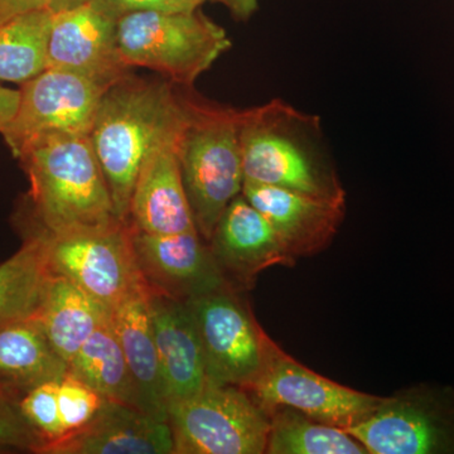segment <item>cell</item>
I'll return each mask as SVG.
<instances>
[{
    "mask_svg": "<svg viewBox=\"0 0 454 454\" xmlns=\"http://www.w3.org/2000/svg\"><path fill=\"white\" fill-rule=\"evenodd\" d=\"M90 0H49L47 9L52 14L59 13V12L70 11L82 5L88 4Z\"/></svg>",
    "mask_w": 454,
    "mask_h": 454,
    "instance_id": "obj_33",
    "label": "cell"
},
{
    "mask_svg": "<svg viewBox=\"0 0 454 454\" xmlns=\"http://www.w3.org/2000/svg\"><path fill=\"white\" fill-rule=\"evenodd\" d=\"M112 325L127 360L143 411L167 422V395L155 346L148 291L130 295L112 309Z\"/></svg>",
    "mask_w": 454,
    "mask_h": 454,
    "instance_id": "obj_19",
    "label": "cell"
},
{
    "mask_svg": "<svg viewBox=\"0 0 454 454\" xmlns=\"http://www.w3.org/2000/svg\"><path fill=\"white\" fill-rule=\"evenodd\" d=\"M68 364L31 317L0 328V393L14 403L44 382L61 381Z\"/></svg>",
    "mask_w": 454,
    "mask_h": 454,
    "instance_id": "obj_20",
    "label": "cell"
},
{
    "mask_svg": "<svg viewBox=\"0 0 454 454\" xmlns=\"http://www.w3.org/2000/svg\"><path fill=\"white\" fill-rule=\"evenodd\" d=\"M49 68L70 71L104 89L129 77L118 44V20L90 3L52 14Z\"/></svg>",
    "mask_w": 454,
    "mask_h": 454,
    "instance_id": "obj_13",
    "label": "cell"
},
{
    "mask_svg": "<svg viewBox=\"0 0 454 454\" xmlns=\"http://www.w3.org/2000/svg\"><path fill=\"white\" fill-rule=\"evenodd\" d=\"M106 90L70 71L47 68L20 85L17 112L0 134L14 157L44 137L90 136Z\"/></svg>",
    "mask_w": 454,
    "mask_h": 454,
    "instance_id": "obj_10",
    "label": "cell"
},
{
    "mask_svg": "<svg viewBox=\"0 0 454 454\" xmlns=\"http://www.w3.org/2000/svg\"><path fill=\"white\" fill-rule=\"evenodd\" d=\"M125 64L145 67L191 88L232 43L225 29L201 11L137 12L118 20Z\"/></svg>",
    "mask_w": 454,
    "mask_h": 454,
    "instance_id": "obj_5",
    "label": "cell"
},
{
    "mask_svg": "<svg viewBox=\"0 0 454 454\" xmlns=\"http://www.w3.org/2000/svg\"><path fill=\"white\" fill-rule=\"evenodd\" d=\"M106 397L70 372L59 382V405L65 434L82 428L95 417ZM64 434V435H65Z\"/></svg>",
    "mask_w": 454,
    "mask_h": 454,
    "instance_id": "obj_27",
    "label": "cell"
},
{
    "mask_svg": "<svg viewBox=\"0 0 454 454\" xmlns=\"http://www.w3.org/2000/svg\"><path fill=\"white\" fill-rule=\"evenodd\" d=\"M184 119V98L168 83L130 74L104 92L90 139L121 223H128L131 193L146 155L175 136Z\"/></svg>",
    "mask_w": 454,
    "mask_h": 454,
    "instance_id": "obj_2",
    "label": "cell"
},
{
    "mask_svg": "<svg viewBox=\"0 0 454 454\" xmlns=\"http://www.w3.org/2000/svg\"><path fill=\"white\" fill-rule=\"evenodd\" d=\"M51 26L49 9L0 25V82L22 85L49 68Z\"/></svg>",
    "mask_w": 454,
    "mask_h": 454,
    "instance_id": "obj_23",
    "label": "cell"
},
{
    "mask_svg": "<svg viewBox=\"0 0 454 454\" xmlns=\"http://www.w3.org/2000/svg\"><path fill=\"white\" fill-rule=\"evenodd\" d=\"M42 446L43 441L20 413L17 403L0 393V450L38 454Z\"/></svg>",
    "mask_w": 454,
    "mask_h": 454,
    "instance_id": "obj_28",
    "label": "cell"
},
{
    "mask_svg": "<svg viewBox=\"0 0 454 454\" xmlns=\"http://www.w3.org/2000/svg\"><path fill=\"white\" fill-rule=\"evenodd\" d=\"M207 243L221 273L236 291L253 288L268 268L295 264L276 230L243 192L229 203Z\"/></svg>",
    "mask_w": 454,
    "mask_h": 454,
    "instance_id": "obj_14",
    "label": "cell"
},
{
    "mask_svg": "<svg viewBox=\"0 0 454 454\" xmlns=\"http://www.w3.org/2000/svg\"><path fill=\"white\" fill-rule=\"evenodd\" d=\"M173 454H262L270 417L243 387L207 380L167 405Z\"/></svg>",
    "mask_w": 454,
    "mask_h": 454,
    "instance_id": "obj_7",
    "label": "cell"
},
{
    "mask_svg": "<svg viewBox=\"0 0 454 454\" xmlns=\"http://www.w3.org/2000/svg\"><path fill=\"white\" fill-rule=\"evenodd\" d=\"M68 372L94 387L106 399L143 411L112 318L83 343L68 363Z\"/></svg>",
    "mask_w": 454,
    "mask_h": 454,
    "instance_id": "obj_22",
    "label": "cell"
},
{
    "mask_svg": "<svg viewBox=\"0 0 454 454\" xmlns=\"http://www.w3.org/2000/svg\"><path fill=\"white\" fill-rule=\"evenodd\" d=\"M148 303L167 403L195 395L208 378L201 339L190 304L151 292Z\"/></svg>",
    "mask_w": 454,
    "mask_h": 454,
    "instance_id": "obj_18",
    "label": "cell"
},
{
    "mask_svg": "<svg viewBox=\"0 0 454 454\" xmlns=\"http://www.w3.org/2000/svg\"><path fill=\"white\" fill-rule=\"evenodd\" d=\"M20 104V90H12L0 86V131L13 119Z\"/></svg>",
    "mask_w": 454,
    "mask_h": 454,
    "instance_id": "obj_32",
    "label": "cell"
},
{
    "mask_svg": "<svg viewBox=\"0 0 454 454\" xmlns=\"http://www.w3.org/2000/svg\"><path fill=\"white\" fill-rule=\"evenodd\" d=\"M130 230L137 262L148 292L190 301L231 286L199 231L152 235L133 227Z\"/></svg>",
    "mask_w": 454,
    "mask_h": 454,
    "instance_id": "obj_12",
    "label": "cell"
},
{
    "mask_svg": "<svg viewBox=\"0 0 454 454\" xmlns=\"http://www.w3.org/2000/svg\"><path fill=\"white\" fill-rule=\"evenodd\" d=\"M29 234L40 238L51 274L76 284L107 309L148 291L128 223L115 220L59 232L31 230Z\"/></svg>",
    "mask_w": 454,
    "mask_h": 454,
    "instance_id": "obj_6",
    "label": "cell"
},
{
    "mask_svg": "<svg viewBox=\"0 0 454 454\" xmlns=\"http://www.w3.org/2000/svg\"><path fill=\"white\" fill-rule=\"evenodd\" d=\"M201 2L223 4L229 9L230 14L238 22H247L252 20L259 9V0H201Z\"/></svg>",
    "mask_w": 454,
    "mask_h": 454,
    "instance_id": "obj_31",
    "label": "cell"
},
{
    "mask_svg": "<svg viewBox=\"0 0 454 454\" xmlns=\"http://www.w3.org/2000/svg\"><path fill=\"white\" fill-rule=\"evenodd\" d=\"M178 131L146 155L134 184L128 225L145 234L197 231L179 166Z\"/></svg>",
    "mask_w": 454,
    "mask_h": 454,
    "instance_id": "obj_17",
    "label": "cell"
},
{
    "mask_svg": "<svg viewBox=\"0 0 454 454\" xmlns=\"http://www.w3.org/2000/svg\"><path fill=\"white\" fill-rule=\"evenodd\" d=\"M245 181L346 202L322 121L273 98L239 110Z\"/></svg>",
    "mask_w": 454,
    "mask_h": 454,
    "instance_id": "obj_1",
    "label": "cell"
},
{
    "mask_svg": "<svg viewBox=\"0 0 454 454\" xmlns=\"http://www.w3.org/2000/svg\"><path fill=\"white\" fill-rule=\"evenodd\" d=\"M187 301L195 316L208 380L247 389L262 369L267 333L240 291L226 286Z\"/></svg>",
    "mask_w": 454,
    "mask_h": 454,
    "instance_id": "obj_11",
    "label": "cell"
},
{
    "mask_svg": "<svg viewBox=\"0 0 454 454\" xmlns=\"http://www.w3.org/2000/svg\"><path fill=\"white\" fill-rule=\"evenodd\" d=\"M184 101L179 166L197 231L208 241L229 203L243 192L239 110L205 100Z\"/></svg>",
    "mask_w": 454,
    "mask_h": 454,
    "instance_id": "obj_4",
    "label": "cell"
},
{
    "mask_svg": "<svg viewBox=\"0 0 454 454\" xmlns=\"http://www.w3.org/2000/svg\"><path fill=\"white\" fill-rule=\"evenodd\" d=\"M49 0H0V25L22 14L47 9Z\"/></svg>",
    "mask_w": 454,
    "mask_h": 454,
    "instance_id": "obj_30",
    "label": "cell"
},
{
    "mask_svg": "<svg viewBox=\"0 0 454 454\" xmlns=\"http://www.w3.org/2000/svg\"><path fill=\"white\" fill-rule=\"evenodd\" d=\"M268 454H370L348 430L317 422L291 408L269 413Z\"/></svg>",
    "mask_w": 454,
    "mask_h": 454,
    "instance_id": "obj_24",
    "label": "cell"
},
{
    "mask_svg": "<svg viewBox=\"0 0 454 454\" xmlns=\"http://www.w3.org/2000/svg\"><path fill=\"white\" fill-rule=\"evenodd\" d=\"M101 13L119 20L137 12H192L201 7V0H90Z\"/></svg>",
    "mask_w": 454,
    "mask_h": 454,
    "instance_id": "obj_29",
    "label": "cell"
},
{
    "mask_svg": "<svg viewBox=\"0 0 454 454\" xmlns=\"http://www.w3.org/2000/svg\"><path fill=\"white\" fill-rule=\"evenodd\" d=\"M243 195L273 226L295 260L325 250L345 219L346 202L318 199L286 188L245 181Z\"/></svg>",
    "mask_w": 454,
    "mask_h": 454,
    "instance_id": "obj_15",
    "label": "cell"
},
{
    "mask_svg": "<svg viewBox=\"0 0 454 454\" xmlns=\"http://www.w3.org/2000/svg\"><path fill=\"white\" fill-rule=\"evenodd\" d=\"M370 454H454V389L418 384L382 397L348 429Z\"/></svg>",
    "mask_w": 454,
    "mask_h": 454,
    "instance_id": "obj_8",
    "label": "cell"
},
{
    "mask_svg": "<svg viewBox=\"0 0 454 454\" xmlns=\"http://www.w3.org/2000/svg\"><path fill=\"white\" fill-rule=\"evenodd\" d=\"M33 318L68 364L90 336L110 321L112 310L76 284L50 273Z\"/></svg>",
    "mask_w": 454,
    "mask_h": 454,
    "instance_id": "obj_21",
    "label": "cell"
},
{
    "mask_svg": "<svg viewBox=\"0 0 454 454\" xmlns=\"http://www.w3.org/2000/svg\"><path fill=\"white\" fill-rule=\"evenodd\" d=\"M59 382H44L18 402L20 413L40 435L43 446L65 434L59 414Z\"/></svg>",
    "mask_w": 454,
    "mask_h": 454,
    "instance_id": "obj_26",
    "label": "cell"
},
{
    "mask_svg": "<svg viewBox=\"0 0 454 454\" xmlns=\"http://www.w3.org/2000/svg\"><path fill=\"white\" fill-rule=\"evenodd\" d=\"M16 158L31 184L32 230L59 232L118 220L90 136L32 140Z\"/></svg>",
    "mask_w": 454,
    "mask_h": 454,
    "instance_id": "obj_3",
    "label": "cell"
},
{
    "mask_svg": "<svg viewBox=\"0 0 454 454\" xmlns=\"http://www.w3.org/2000/svg\"><path fill=\"white\" fill-rule=\"evenodd\" d=\"M267 413L291 408L317 422L348 430L365 420L382 397L337 384L301 365L265 337L259 375L245 389Z\"/></svg>",
    "mask_w": 454,
    "mask_h": 454,
    "instance_id": "obj_9",
    "label": "cell"
},
{
    "mask_svg": "<svg viewBox=\"0 0 454 454\" xmlns=\"http://www.w3.org/2000/svg\"><path fill=\"white\" fill-rule=\"evenodd\" d=\"M168 422L134 406L106 399L82 428L62 435L38 454H173Z\"/></svg>",
    "mask_w": 454,
    "mask_h": 454,
    "instance_id": "obj_16",
    "label": "cell"
},
{
    "mask_svg": "<svg viewBox=\"0 0 454 454\" xmlns=\"http://www.w3.org/2000/svg\"><path fill=\"white\" fill-rule=\"evenodd\" d=\"M49 276L40 238L27 235L22 247L0 262V328L33 316Z\"/></svg>",
    "mask_w": 454,
    "mask_h": 454,
    "instance_id": "obj_25",
    "label": "cell"
}]
</instances>
